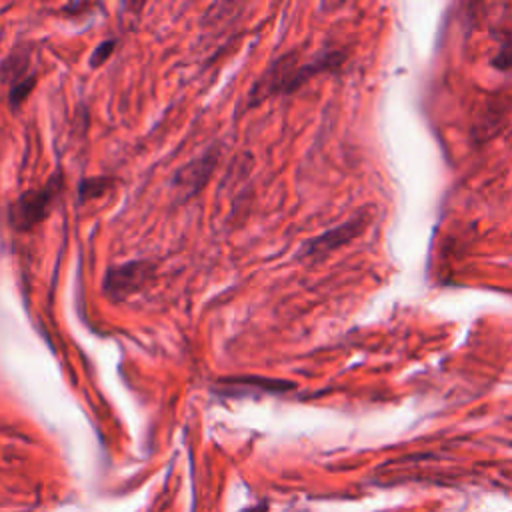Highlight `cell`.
Segmentation results:
<instances>
[{
  "mask_svg": "<svg viewBox=\"0 0 512 512\" xmlns=\"http://www.w3.org/2000/svg\"><path fill=\"white\" fill-rule=\"evenodd\" d=\"M220 386L228 388L230 392H286L294 388V382L278 380V378H264V376H236L218 382Z\"/></svg>",
  "mask_w": 512,
  "mask_h": 512,
  "instance_id": "obj_7",
  "label": "cell"
},
{
  "mask_svg": "<svg viewBox=\"0 0 512 512\" xmlns=\"http://www.w3.org/2000/svg\"><path fill=\"white\" fill-rule=\"evenodd\" d=\"M2 74H4V82H8V86H10L12 104L22 102L36 82V74L30 70L28 52H22V50H16L4 62Z\"/></svg>",
  "mask_w": 512,
  "mask_h": 512,
  "instance_id": "obj_5",
  "label": "cell"
},
{
  "mask_svg": "<svg viewBox=\"0 0 512 512\" xmlns=\"http://www.w3.org/2000/svg\"><path fill=\"white\" fill-rule=\"evenodd\" d=\"M214 166H216V152L208 150L204 156L196 158L194 162H190L178 172L176 186L186 194H196L210 178Z\"/></svg>",
  "mask_w": 512,
  "mask_h": 512,
  "instance_id": "obj_6",
  "label": "cell"
},
{
  "mask_svg": "<svg viewBox=\"0 0 512 512\" xmlns=\"http://www.w3.org/2000/svg\"><path fill=\"white\" fill-rule=\"evenodd\" d=\"M368 224V214L360 212L356 216H352L350 220L326 230L324 234L312 238L306 242V246L302 248V256L306 258H324L326 254L342 248L344 244L352 242L356 236L362 234V230Z\"/></svg>",
  "mask_w": 512,
  "mask_h": 512,
  "instance_id": "obj_4",
  "label": "cell"
},
{
  "mask_svg": "<svg viewBox=\"0 0 512 512\" xmlns=\"http://www.w3.org/2000/svg\"><path fill=\"white\" fill-rule=\"evenodd\" d=\"M112 50H114V40L100 42V44L94 48L92 56H90V64H92L94 68H96V66H100V64H104V62L110 58Z\"/></svg>",
  "mask_w": 512,
  "mask_h": 512,
  "instance_id": "obj_9",
  "label": "cell"
},
{
  "mask_svg": "<svg viewBox=\"0 0 512 512\" xmlns=\"http://www.w3.org/2000/svg\"><path fill=\"white\" fill-rule=\"evenodd\" d=\"M62 188V176L54 174L42 188L24 192L12 206L10 210V218L14 222L16 228L28 230L32 226H36L38 222L44 220V216L48 214L54 198L58 196Z\"/></svg>",
  "mask_w": 512,
  "mask_h": 512,
  "instance_id": "obj_2",
  "label": "cell"
},
{
  "mask_svg": "<svg viewBox=\"0 0 512 512\" xmlns=\"http://www.w3.org/2000/svg\"><path fill=\"white\" fill-rule=\"evenodd\" d=\"M110 184H112V180H108V178H88L80 184V196H82V200H86V198L92 200V198L104 194Z\"/></svg>",
  "mask_w": 512,
  "mask_h": 512,
  "instance_id": "obj_8",
  "label": "cell"
},
{
  "mask_svg": "<svg viewBox=\"0 0 512 512\" xmlns=\"http://www.w3.org/2000/svg\"><path fill=\"white\" fill-rule=\"evenodd\" d=\"M152 276V264L146 260H132L118 266L108 268L102 290L112 300H126L132 294H136Z\"/></svg>",
  "mask_w": 512,
  "mask_h": 512,
  "instance_id": "obj_3",
  "label": "cell"
},
{
  "mask_svg": "<svg viewBox=\"0 0 512 512\" xmlns=\"http://www.w3.org/2000/svg\"><path fill=\"white\" fill-rule=\"evenodd\" d=\"M340 60L342 56L338 52H328L302 64L298 62V56L294 52L284 54L254 84L250 92V104H258L278 92H292L302 86L310 76L336 68Z\"/></svg>",
  "mask_w": 512,
  "mask_h": 512,
  "instance_id": "obj_1",
  "label": "cell"
}]
</instances>
